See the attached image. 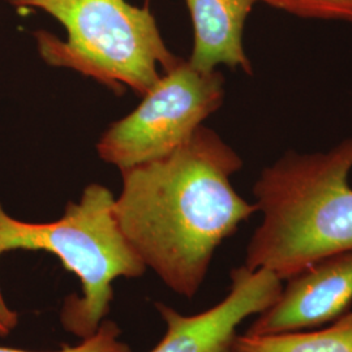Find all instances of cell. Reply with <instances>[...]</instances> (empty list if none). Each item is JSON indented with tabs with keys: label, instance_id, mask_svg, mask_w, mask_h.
<instances>
[{
	"label": "cell",
	"instance_id": "obj_1",
	"mask_svg": "<svg viewBox=\"0 0 352 352\" xmlns=\"http://www.w3.org/2000/svg\"><path fill=\"white\" fill-rule=\"evenodd\" d=\"M239 154L201 126L164 158L122 170L113 212L146 269L176 294L192 299L217 248L257 212L231 184Z\"/></svg>",
	"mask_w": 352,
	"mask_h": 352
},
{
	"label": "cell",
	"instance_id": "obj_2",
	"mask_svg": "<svg viewBox=\"0 0 352 352\" xmlns=\"http://www.w3.org/2000/svg\"><path fill=\"white\" fill-rule=\"evenodd\" d=\"M352 136L327 151H287L253 186L263 214L244 265L282 280L317 260L352 250Z\"/></svg>",
	"mask_w": 352,
	"mask_h": 352
},
{
	"label": "cell",
	"instance_id": "obj_3",
	"mask_svg": "<svg viewBox=\"0 0 352 352\" xmlns=\"http://www.w3.org/2000/svg\"><path fill=\"white\" fill-rule=\"evenodd\" d=\"M115 196L102 184H89L80 201H69L60 219L23 222L0 204V257L11 251H43L56 256L80 279L82 295L68 296L60 311L65 331L91 337L109 315L118 278H139L146 266L122 232L113 212ZM0 315L13 327L19 316L7 307L0 289Z\"/></svg>",
	"mask_w": 352,
	"mask_h": 352
},
{
	"label": "cell",
	"instance_id": "obj_4",
	"mask_svg": "<svg viewBox=\"0 0 352 352\" xmlns=\"http://www.w3.org/2000/svg\"><path fill=\"white\" fill-rule=\"evenodd\" d=\"M16 8H36L63 25L67 38L37 30L39 56L123 94L144 96L164 72L179 63L164 43L149 4L126 0H8Z\"/></svg>",
	"mask_w": 352,
	"mask_h": 352
},
{
	"label": "cell",
	"instance_id": "obj_5",
	"mask_svg": "<svg viewBox=\"0 0 352 352\" xmlns=\"http://www.w3.org/2000/svg\"><path fill=\"white\" fill-rule=\"evenodd\" d=\"M225 100V78L180 59L164 72L139 106L113 122L97 144L103 162L120 171L164 158L184 145Z\"/></svg>",
	"mask_w": 352,
	"mask_h": 352
},
{
	"label": "cell",
	"instance_id": "obj_6",
	"mask_svg": "<svg viewBox=\"0 0 352 352\" xmlns=\"http://www.w3.org/2000/svg\"><path fill=\"white\" fill-rule=\"evenodd\" d=\"M230 279L226 296L196 315H182L164 302H155L166 331L149 352H234L238 327L277 300L283 280L272 270H252L245 265L234 267Z\"/></svg>",
	"mask_w": 352,
	"mask_h": 352
},
{
	"label": "cell",
	"instance_id": "obj_7",
	"mask_svg": "<svg viewBox=\"0 0 352 352\" xmlns=\"http://www.w3.org/2000/svg\"><path fill=\"white\" fill-rule=\"evenodd\" d=\"M352 250L325 256L287 279L277 300L245 331L272 336L324 327L350 311Z\"/></svg>",
	"mask_w": 352,
	"mask_h": 352
},
{
	"label": "cell",
	"instance_id": "obj_8",
	"mask_svg": "<svg viewBox=\"0 0 352 352\" xmlns=\"http://www.w3.org/2000/svg\"><path fill=\"white\" fill-rule=\"evenodd\" d=\"M193 26L189 64L202 72L219 65L252 75L243 32L257 0H186Z\"/></svg>",
	"mask_w": 352,
	"mask_h": 352
},
{
	"label": "cell",
	"instance_id": "obj_9",
	"mask_svg": "<svg viewBox=\"0 0 352 352\" xmlns=\"http://www.w3.org/2000/svg\"><path fill=\"white\" fill-rule=\"evenodd\" d=\"M234 352H352V311L316 329L272 336H238Z\"/></svg>",
	"mask_w": 352,
	"mask_h": 352
},
{
	"label": "cell",
	"instance_id": "obj_10",
	"mask_svg": "<svg viewBox=\"0 0 352 352\" xmlns=\"http://www.w3.org/2000/svg\"><path fill=\"white\" fill-rule=\"evenodd\" d=\"M304 19L352 23V0H257Z\"/></svg>",
	"mask_w": 352,
	"mask_h": 352
},
{
	"label": "cell",
	"instance_id": "obj_11",
	"mask_svg": "<svg viewBox=\"0 0 352 352\" xmlns=\"http://www.w3.org/2000/svg\"><path fill=\"white\" fill-rule=\"evenodd\" d=\"M122 331L111 320H103L98 330L89 338L81 340L77 346H64L56 351H26L19 349L0 347V352H132L126 342L119 340Z\"/></svg>",
	"mask_w": 352,
	"mask_h": 352
},
{
	"label": "cell",
	"instance_id": "obj_12",
	"mask_svg": "<svg viewBox=\"0 0 352 352\" xmlns=\"http://www.w3.org/2000/svg\"><path fill=\"white\" fill-rule=\"evenodd\" d=\"M13 327L7 322V320L0 315V337H6L10 334Z\"/></svg>",
	"mask_w": 352,
	"mask_h": 352
}]
</instances>
